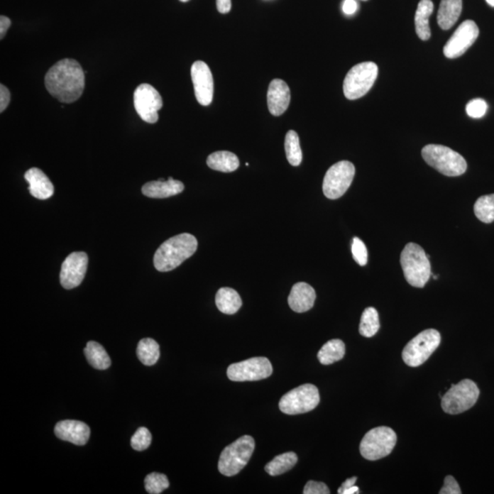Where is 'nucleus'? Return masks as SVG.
<instances>
[{"label": "nucleus", "instance_id": "obj_1", "mask_svg": "<svg viewBox=\"0 0 494 494\" xmlns=\"http://www.w3.org/2000/svg\"><path fill=\"white\" fill-rule=\"evenodd\" d=\"M84 72L80 63L72 59L56 62L47 72V91L62 103H74L84 90Z\"/></svg>", "mask_w": 494, "mask_h": 494}, {"label": "nucleus", "instance_id": "obj_2", "mask_svg": "<svg viewBox=\"0 0 494 494\" xmlns=\"http://www.w3.org/2000/svg\"><path fill=\"white\" fill-rule=\"evenodd\" d=\"M197 247V239L192 234L186 233L173 236L158 247L155 253V268L160 272L172 271L194 255Z\"/></svg>", "mask_w": 494, "mask_h": 494}, {"label": "nucleus", "instance_id": "obj_3", "mask_svg": "<svg viewBox=\"0 0 494 494\" xmlns=\"http://www.w3.org/2000/svg\"><path fill=\"white\" fill-rule=\"evenodd\" d=\"M400 263L405 280L415 287H424L432 275L429 256L422 247L410 243L401 253Z\"/></svg>", "mask_w": 494, "mask_h": 494}, {"label": "nucleus", "instance_id": "obj_4", "mask_svg": "<svg viewBox=\"0 0 494 494\" xmlns=\"http://www.w3.org/2000/svg\"><path fill=\"white\" fill-rule=\"evenodd\" d=\"M422 157L429 166L445 176H461L467 170L465 158L445 146L427 145L423 148Z\"/></svg>", "mask_w": 494, "mask_h": 494}, {"label": "nucleus", "instance_id": "obj_5", "mask_svg": "<svg viewBox=\"0 0 494 494\" xmlns=\"http://www.w3.org/2000/svg\"><path fill=\"white\" fill-rule=\"evenodd\" d=\"M255 451V439L251 436H243L227 446L220 456L218 468L224 476L238 474L248 463Z\"/></svg>", "mask_w": 494, "mask_h": 494}, {"label": "nucleus", "instance_id": "obj_6", "mask_svg": "<svg viewBox=\"0 0 494 494\" xmlns=\"http://www.w3.org/2000/svg\"><path fill=\"white\" fill-rule=\"evenodd\" d=\"M378 66L373 62H361L348 72L344 82V93L349 100L366 96L378 78Z\"/></svg>", "mask_w": 494, "mask_h": 494}, {"label": "nucleus", "instance_id": "obj_7", "mask_svg": "<svg viewBox=\"0 0 494 494\" xmlns=\"http://www.w3.org/2000/svg\"><path fill=\"white\" fill-rule=\"evenodd\" d=\"M397 440V434L390 427H375L367 432L361 441V454L366 460H380L390 454Z\"/></svg>", "mask_w": 494, "mask_h": 494}, {"label": "nucleus", "instance_id": "obj_8", "mask_svg": "<svg viewBox=\"0 0 494 494\" xmlns=\"http://www.w3.org/2000/svg\"><path fill=\"white\" fill-rule=\"evenodd\" d=\"M441 341L437 329H426L405 345L402 358L408 366L417 367L426 362L434 351L438 349Z\"/></svg>", "mask_w": 494, "mask_h": 494}, {"label": "nucleus", "instance_id": "obj_9", "mask_svg": "<svg viewBox=\"0 0 494 494\" xmlns=\"http://www.w3.org/2000/svg\"><path fill=\"white\" fill-rule=\"evenodd\" d=\"M480 390L470 379L452 385L442 397L441 407L446 413L458 415L473 407L479 398Z\"/></svg>", "mask_w": 494, "mask_h": 494}, {"label": "nucleus", "instance_id": "obj_10", "mask_svg": "<svg viewBox=\"0 0 494 494\" xmlns=\"http://www.w3.org/2000/svg\"><path fill=\"white\" fill-rule=\"evenodd\" d=\"M321 397L315 385L306 384L294 388L281 397L280 410L287 415H300L314 410Z\"/></svg>", "mask_w": 494, "mask_h": 494}, {"label": "nucleus", "instance_id": "obj_11", "mask_svg": "<svg viewBox=\"0 0 494 494\" xmlns=\"http://www.w3.org/2000/svg\"><path fill=\"white\" fill-rule=\"evenodd\" d=\"M356 175V167L350 161L332 165L323 180V193L328 199H336L347 192Z\"/></svg>", "mask_w": 494, "mask_h": 494}, {"label": "nucleus", "instance_id": "obj_12", "mask_svg": "<svg viewBox=\"0 0 494 494\" xmlns=\"http://www.w3.org/2000/svg\"><path fill=\"white\" fill-rule=\"evenodd\" d=\"M273 373L270 361L265 357L250 358L243 362L231 364L227 376L231 381H259L268 378Z\"/></svg>", "mask_w": 494, "mask_h": 494}, {"label": "nucleus", "instance_id": "obj_13", "mask_svg": "<svg viewBox=\"0 0 494 494\" xmlns=\"http://www.w3.org/2000/svg\"><path fill=\"white\" fill-rule=\"evenodd\" d=\"M134 106L143 121L155 124L158 120V110L163 106V98L150 84H142L135 90Z\"/></svg>", "mask_w": 494, "mask_h": 494}, {"label": "nucleus", "instance_id": "obj_14", "mask_svg": "<svg viewBox=\"0 0 494 494\" xmlns=\"http://www.w3.org/2000/svg\"><path fill=\"white\" fill-rule=\"evenodd\" d=\"M479 28L473 21H465L459 26L444 46V55L449 59L459 58L479 37Z\"/></svg>", "mask_w": 494, "mask_h": 494}, {"label": "nucleus", "instance_id": "obj_15", "mask_svg": "<svg viewBox=\"0 0 494 494\" xmlns=\"http://www.w3.org/2000/svg\"><path fill=\"white\" fill-rule=\"evenodd\" d=\"M88 256L84 252H74L62 263L60 280L65 290H72L82 283L87 273Z\"/></svg>", "mask_w": 494, "mask_h": 494}, {"label": "nucleus", "instance_id": "obj_16", "mask_svg": "<svg viewBox=\"0 0 494 494\" xmlns=\"http://www.w3.org/2000/svg\"><path fill=\"white\" fill-rule=\"evenodd\" d=\"M191 75L196 99L202 106H209L214 98V78L210 68L204 62L197 61L192 66Z\"/></svg>", "mask_w": 494, "mask_h": 494}, {"label": "nucleus", "instance_id": "obj_17", "mask_svg": "<svg viewBox=\"0 0 494 494\" xmlns=\"http://www.w3.org/2000/svg\"><path fill=\"white\" fill-rule=\"evenodd\" d=\"M55 433L60 439L77 446L87 444L90 438V427L78 420H63L57 423Z\"/></svg>", "mask_w": 494, "mask_h": 494}, {"label": "nucleus", "instance_id": "obj_18", "mask_svg": "<svg viewBox=\"0 0 494 494\" xmlns=\"http://www.w3.org/2000/svg\"><path fill=\"white\" fill-rule=\"evenodd\" d=\"M290 89L287 82L281 79H275L269 84L268 106L269 112L275 116L283 115L290 104Z\"/></svg>", "mask_w": 494, "mask_h": 494}, {"label": "nucleus", "instance_id": "obj_19", "mask_svg": "<svg viewBox=\"0 0 494 494\" xmlns=\"http://www.w3.org/2000/svg\"><path fill=\"white\" fill-rule=\"evenodd\" d=\"M316 292L314 288L305 282L294 285L288 296V305L297 313L308 312L314 306Z\"/></svg>", "mask_w": 494, "mask_h": 494}, {"label": "nucleus", "instance_id": "obj_20", "mask_svg": "<svg viewBox=\"0 0 494 494\" xmlns=\"http://www.w3.org/2000/svg\"><path fill=\"white\" fill-rule=\"evenodd\" d=\"M25 179L28 182V191L33 197L47 199L55 193V187L46 174L38 168H31L25 173Z\"/></svg>", "mask_w": 494, "mask_h": 494}, {"label": "nucleus", "instance_id": "obj_21", "mask_svg": "<svg viewBox=\"0 0 494 494\" xmlns=\"http://www.w3.org/2000/svg\"><path fill=\"white\" fill-rule=\"evenodd\" d=\"M183 190L185 185L182 182L170 177L167 180L160 179L146 183L142 187V193L148 198L163 199L179 194Z\"/></svg>", "mask_w": 494, "mask_h": 494}, {"label": "nucleus", "instance_id": "obj_22", "mask_svg": "<svg viewBox=\"0 0 494 494\" xmlns=\"http://www.w3.org/2000/svg\"><path fill=\"white\" fill-rule=\"evenodd\" d=\"M462 0H441L438 12V23L442 30L454 26L461 14Z\"/></svg>", "mask_w": 494, "mask_h": 494}, {"label": "nucleus", "instance_id": "obj_23", "mask_svg": "<svg viewBox=\"0 0 494 494\" xmlns=\"http://www.w3.org/2000/svg\"><path fill=\"white\" fill-rule=\"evenodd\" d=\"M434 4L432 0H421L417 6L416 16H415V24L416 31L420 40H427L432 37V31L429 28V17L433 13Z\"/></svg>", "mask_w": 494, "mask_h": 494}, {"label": "nucleus", "instance_id": "obj_24", "mask_svg": "<svg viewBox=\"0 0 494 494\" xmlns=\"http://www.w3.org/2000/svg\"><path fill=\"white\" fill-rule=\"evenodd\" d=\"M215 303L221 312L228 315L234 314L242 307L239 294L230 287H221L217 291Z\"/></svg>", "mask_w": 494, "mask_h": 494}, {"label": "nucleus", "instance_id": "obj_25", "mask_svg": "<svg viewBox=\"0 0 494 494\" xmlns=\"http://www.w3.org/2000/svg\"><path fill=\"white\" fill-rule=\"evenodd\" d=\"M207 165L212 170L221 172H233L239 168V158L230 151H216L207 158Z\"/></svg>", "mask_w": 494, "mask_h": 494}, {"label": "nucleus", "instance_id": "obj_26", "mask_svg": "<svg viewBox=\"0 0 494 494\" xmlns=\"http://www.w3.org/2000/svg\"><path fill=\"white\" fill-rule=\"evenodd\" d=\"M84 351L88 363L94 368L98 370L109 368L111 359L109 353H106L102 345L97 343V341H89Z\"/></svg>", "mask_w": 494, "mask_h": 494}, {"label": "nucleus", "instance_id": "obj_27", "mask_svg": "<svg viewBox=\"0 0 494 494\" xmlns=\"http://www.w3.org/2000/svg\"><path fill=\"white\" fill-rule=\"evenodd\" d=\"M345 344L339 339L329 341L323 345L318 353V359L323 366H329L341 361L344 357Z\"/></svg>", "mask_w": 494, "mask_h": 494}, {"label": "nucleus", "instance_id": "obj_28", "mask_svg": "<svg viewBox=\"0 0 494 494\" xmlns=\"http://www.w3.org/2000/svg\"><path fill=\"white\" fill-rule=\"evenodd\" d=\"M139 361L144 366H152L158 362L160 358V345L151 338L142 339L137 348Z\"/></svg>", "mask_w": 494, "mask_h": 494}, {"label": "nucleus", "instance_id": "obj_29", "mask_svg": "<svg viewBox=\"0 0 494 494\" xmlns=\"http://www.w3.org/2000/svg\"><path fill=\"white\" fill-rule=\"evenodd\" d=\"M297 462V456L294 452H286L277 456L273 461L265 465V470L270 476H278L290 471Z\"/></svg>", "mask_w": 494, "mask_h": 494}, {"label": "nucleus", "instance_id": "obj_30", "mask_svg": "<svg viewBox=\"0 0 494 494\" xmlns=\"http://www.w3.org/2000/svg\"><path fill=\"white\" fill-rule=\"evenodd\" d=\"M380 321L378 310L373 307L364 309L361 318L359 331L363 337L370 338L378 334Z\"/></svg>", "mask_w": 494, "mask_h": 494}, {"label": "nucleus", "instance_id": "obj_31", "mask_svg": "<svg viewBox=\"0 0 494 494\" xmlns=\"http://www.w3.org/2000/svg\"><path fill=\"white\" fill-rule=\"evenodd\" d=\"M285 150L288 163L294 167L300 166L302 161V150L297 132L290 131L285 138Z\"/></svg>", "mask_w": 494, "mask_h": 494}, {"label": "nucleus", "instance_id": "obj_32", "mask_svg": "<svg viewBox=\"0 0 494 494\" xmlns=\"http://www.w3.org/2000/svg\"><path fill=\"white\" fill-rule=\"evenodd\" d=\"M474 214L484 224L494 221V194L481 196L474 204Z\"/></svg>", "mask_w": 494, "mask_h": 494}, {"label": "nucleus", "instance_id": "obj_33", "mask_svg": "<svg viewBox=\"0 0 494 494\" xmlns=\"http://www.w3.org/2000/svg\"><path fill=\"white\" fill-rule=\"evenodd\" d=\"M170 486V481L166 475L152 473L145 479L146 490L150 494H160Z\"/></svg>", "mask_w": 494, "mask_h": 494}, {"label": "nucleus", "instance_id": "obj_34", "mask_svg": "<svg viewBox=\"0 0 494 494\" xmlns=\"http://www.w3.org/2000/svg\"><path fill=\"white\" fill-rule=\"evenodd\" d=\"M152 436L147 427H139L131 439L132 448L137 451H143L151 444Z\"/></svg>", "mask_w": 494, "mask_h": 494}, {"label": "nucleus", "instance_id": "obj_35", "mask_svg": "<svg viewBox=\"0 0 494 494\" xmlns=\"http://www.w3.org/2000/svg\"><path fill=\"white\" fill-rule=\"evenodd\" d=\"M351 253H353V259L357 262V264L362 265V267L367 264L368 252H367L366 246L363 241L358 238V237H354L353 240Z\"/></svg>", "mask_w": 494, "mask_h": 494}, {"label": "nucleus", "instance_id": "obj_36", "mask_svg": "<svg viewBox=\"0 0 494 494\" xmlns=\"http://www.w3.org/2000/svg\"><path fill=\"white\" fill-rule=\"evenodd\" d=\"M487 109V103L480 98L470 101L466 106L468 116L473 117V119H481V117L485 116Z\"/></svg>", "mask_w": 494, "mask_h": 494}, {"label": "nucleus", "instance_id": "obj_37", "mask_svg": "<svg viewBox=\"0 0 494 494\" xmlns=\"http://www.w3.org/2000/svg\"><path fill=\"white\" fill-rule=\"evenodd\" d=\"M304 494H329V489L324 483H319V481H309L307 483L303 490Z\"/></svg>", "mask_w": 494, "mask_h": 494}, {"label": "nucleus", "instance_id": "obj_38", "mask_svg": "<svg viewBox=\"0 0 494 494\" xmlns=\"http://www.w3.org/2000/svg\"><path fill=\"white\" fill-rule=\"evenodd\" d=\"M440 494H461L460 485L454 477L446 476L444 480V485L439 492Z\"/></svg>", "mask_w": 494, "mask_h": 494}, {"label": "nucleus", "instance_id": "obj_39", "mask_svg": "<svg viewBox=\"0 0 494 494\" xmlns=\"http://www.w3.org/2000/svg\"><path fill=\"white\" fill-rule=\"evenodd\" d=\"M11 102V92L4 84L0 85V112H4Z\"/></svg>", "mask_w": 494, "mask_h": 494}, {"label": "nucleus", "instance_id": "obj_40", "mask_svg": "<svg viewBox=\"0 0 494 494\" xmlns=\"http://www.w3.org/2000/svg\"><path fill=\"white\" fill-rule=\"evenodd\" d=\"M358 9L356 0H344L343 3V11L346 15H353Z\"/></svg>", "mask_w": 494, "mask_h": 494}, {"label": "nucleus", "instance_id": "obj_41", "mask_svg": "<svg viewBox=\"0 0 494 494\" xmlns=\"http://www.w3.org/2000/svg\"><path fill=\"white\" fill-rule=\"evenodd\" d=\"M11 26V21L9 20L6 16H1L0 17V39H4L6 33L9 28Z\"/></svg>", "mask_w": 494, "mask_h": 494}, {"label": "nucleus", "instance_id": "obj_42", "mask_svg": "<svg viewBox=\"0 0 494 494\" xmlns=\"http://www.w3.org/2000/svg\"><path fill=\"white\" fill-rule=\"evenodd\" d=\"M216 6L220 13H229L232 9V0H216Z\"/></svg>", "mask_w": 494, "mask_h": 494}, {"label": "nucleus", "instance_id": "obj_43", "mask_svg": "<svg viewBox=\"0 0 494 494\" xmlns=\"http://www.w3.org/2000/svg\"><path fill=\"white\" fill-rule=\"evenodd\" d=\"M356 481L357 477L350 478V479H347L346 481H345L344 483L341 484V486L339 488L338 493L344 494L345 490L349 489V488L351 487L356 485Z\"/></svg>", "mask_w": 494, "mask_h": 494}, {"label": "nucleus", "instance_id": "obj_44", "mask_svg": "<svg viewBox=\"0 0 494 494\" xmlns=\"http://www.w3.org/2000/svg\"><path fill=\"white\" fill-rule=\"evenodd\" d=\"M359 493V487L356 485L349 488V489L345 490L344 494H356Z\"/></svg>", "mask_w": 494, "mask_h": 494}, {"label": "nucleus", "instance_id": "obj_45", "mask_svg": "<svg viewBox=\"0 0 494 494\" xmlns=\"http://www.w3.org/2000/svg\"><path fill=\"white\" fill-rule=\"evenodd\" d=\"M486 2L490 6V7H494V0H486Z\"/></svg>", "mask_w": 494, "mask_h": 494}, {"label": "nucleus", "instance_id": "obj_46", "mask_svg": "<svg viewBox=\"0 0 494 494\" xmlns=\"http://www.w3.org/2000/svg\"><path fill=\"white\" fill-rule=\"evenodd\" d=\"M180 2L185 3V2L190 1V0H180Z\"/></svg>", "mask_w": 494, "mask_h": 494}, {"label": "nucleus", "instance_id": "obj_47", "mask_svg": "<svg viewBox=\"0 0 494 494\" xmlns=\"http://www.w3.org/2000/svg\"><path fill=\"white\" fill-rule=\"evenodd\" d=\"M362 1H367V0H362Z\"/></svg>", "mask_w": 494, "mask_h": 494}]
</instances>
